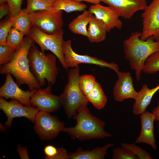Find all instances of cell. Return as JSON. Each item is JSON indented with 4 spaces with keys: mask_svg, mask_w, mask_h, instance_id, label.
Returning a JSON list of instances; mask_svg holds the SVG:
<instances>
[{
    "mask_svg": "<svg viewBox=\"0 0 159 159\" xmlns=\"http://www.w3.org/2000/svg\"><path fill=\"white\" fill-rule=\"evenodd\" d=\"M159 72V52H155L147 59L144 65L142 72L153 74Z\"/></svg>",
    "mask_w": 159,
    "mask_h": 159,
    "instance_id": "obj_28",
    "label": "cell"
},
{
    "mask_svg": "<svg viewBox=\"0 0 159 159\" xmlns=\"http://www.w3.org/2000/svg\"><path fill=\"white\" fill-rule=\"evenodd\" d=\"M113 159H138L130 151L123 147L115 148L113 150Z\"/></svg>",
    "mask_w": 159,
    "mask_h": 159,
    "instance_id": "obj_31",
    "label": "cell"
},
{
    "mask_svg": "<svg viewBox=\"0 0 159 159\" xmlns=\"http://www.w3.org/2000/svg\"><path fill=\"white\" fill-rule=\"evenodd\" d=\"M73 118L76 121V125L72 127H65L62 130L67 133L72 139L83 141L112 136L111 134L105 131V122L93 116L87 106L80 108Z\"/></svg>",
    "mask_w": 159,
    "mask_h": 159,
    "instance_id": "obj_3",
    "label": "cell"
},
{
    "mask_svg": "<svg viewBox=\"0 0 159 159\" xmlns=\"http://www.w3.org/2000/svg\"><path fill=\"white\" fill-rule=\"evenodd\" d=\"M37 89L33 91L22 90L14 81L11 75L8 74H6L4 83L0 88V97L6 100L14 99L24 105L31 106L30 97Z\"/></svg>",
    "mask_w": 159,
    "mask_h": 159,
    "instance_id": "obj_14",
    "label": "cell"
},
{
    "mask_svg": "<svg viewBox=\"0 0 159 159\" xmlns=\"http://www.w3.org/2000/svg\"><path fill=\"white\" fill-rule=\"evenodd\" d=\"M57 58L52 54L46 55L34 45L30 48L28 55L30 70L41 87L46 80L52 85L55 83L58 73Z\"/></svg>",
    "mask_w": 159,
    "mask_h": 159,
    "instance_id": "obj_4",
    "label": "cell"
},
{
    "mask_svg": "<svg viewBox=\"0 0 159 159\" xmlns=\"http://www.w3.org/2000/svg\"><path fill=\"white\" fill-rule=\"evenodd\" d=\"M80 71L79 66L69 71L68 82L59 96L61 105L69 119L76 115L80 108L87 106L88 102L79 85Z\"/></svg>",
    "mask_w": 159,
    "mask_h": 159,
    "instance_id": "obj_5",
    "label": "cell"
},
{
    "mask_svg": "<svg viewBox=\"0 0 159 159\" xmlns=\"http://www.w3.org/2000/svg\"><path fill=\"white\" fill-rule=\"evenodd\" d=\"M44 152L47 159H68V153L63 148H57L51 145H46L44 148Z\"/></svg>",
    "mask_w": 159,
    "mask_h": 159,
    "instance_id": "obj_27",
    "label": "cell"
},
{
    "mask_svg": "<svg viewBox=\"0 0 159 159\" xmlns=\"http://www.w3.org/2000/svg\"><path fill=\"white\" fill-rule=\"evenodd\" d=\"M96 82L95 77L92 74L82 75L78 79L80 88L85 96L92 90Z\"/></svg>",
    "mask_w": 159,
    "mask_h": 159,
    "instance_id": "obj_29",
    "label": "cell"
},
{
    "mask_svg": "<svg viewBox=\"0 0 159 159\" xmlns=\"http://www.w3.org/2000/svg\"><path fill=\"white\" fill-rule=\"evenodd\" d=\"M121 145L132 152L138 159H153L151 155L148 152L135 144L122 143Z\"/></svg>",
    "mask_w": 159,
    "mask_h": 159,
    "instance_id": "obj_30",
    "label": "cell"
},
{
    "mask_svg": "<svg viewBox=\"0 0 159 159\" xmlns=\"http://www.w3.org/2000/svg\"><path fill=\"white\" fill-rule=\"evenodd\" d=\"M74 1L81 2V1H84L88 3H90L94 4L100 3L101 0H73Z\"/></svg>",
    "mask_w": 159,
    "mask_h": 159,
    "instance_id": "obj_38",
    "label": "cell"
},
{
    "mask_svg": "<svg viewBox=\"0 0 159 159\" xmlns=\"http://www.w3.org/2000/svg\"><path fill=\"white\" fill-rule=\"evenodd\" d=\"M6 1V0H0V5L4 4Z\"/></svg>",
    "mask_w": 159,
    "mask_h": 159,
    "instance_id": "obj_39",
    "label": "cell"
},
{
    "mask_svg": "<svg viewBox=\"0 0 159 159\" xmlns=\"http://www.w3.org/2000/svg\"><path fill=\"white\" fill-rule=\"evenodd\" d=\"M114 145L113 143H109L91 150H83L79 147L75 152L68 153L69 157L71 159H104L107 150Z\"/></svg>",
    "mask_w": 159,
    "mask_h": 159,
    "instance_id": "obj_19",
    "label": "cell"
},
{
    "mask_svg": "<svg viewBox=\"0 0 159 159\" xmlns=\"http://www.w3.org/2000/svg\"><path fill=\"white\" fill-rule=\"evenodd\" d=\"M0 109L7 117L5 125L8 127L11 126L12 120L16 117H24L34 123L39 111L36 107L24 105L16 100L12 99L8 102L2 97L0 98Z\"/></svg>",
    "mask_w": 159,
    "mask_h": 159,
    "instance_id": "obj_11",
    "label": "cell"
},
{
    "mask_svg": "<svg viewBox=\"0 0 159 159\" xmlns=\"http://www.w3.org/2000/svg\"><path fill=\"white\" fill-rule=\"evenodd\" d=\"M34 123V131L43 140L54 139L65 127L63 122L57 117L42 111L37 114Z\"/></svg>",
    "mask_w": 159,
    "mask_h": 159,
    "instance_id": "obj_8",
    "label": "cell"
},
{
    "mask_svg": "<svg viewBox=\"0 0 159 159\" xmlns=\"http://www.w3.org/2000/svg\"><path fill=\"white\" fill-rule=\"evenodd\" d=\"M87 37L91 43H99L104 41L107 32L104 25L93 14L88 24Z\"/></svg>",
    "mask_w": 159,
    "mask_h": 159,
    "instance_id": "obj_20",
    "label": "cell"
},
{
    "mask_svg": "<svg viewBox=\"0 0 159 159\" xmlns=\"http://www.w3.org/2000/svg\"><path fill=\"white\" fill-rule=\"evenodd\" d=\"M12 24V27L23 33L27 35L32 27L31 21L29 14L21 9L16 16L10 17Z\"/></svg>",
    "mask_w": 159,
    "mask_h": 159,
    "instance_id": "obj_23",
    "label": "cell"
},
{
    "mask_svg": "<svg viewBox=\"0 0 159 159\" xmlns=\"http://www.w3.org/2000/svg\"><path fill=\"white\" fill-rule=\"evenodd\" d=\"M152 112L155 116V121L158 122V125L159 128V101L157 105L153 108Z\"/></svg>",
    "mask_w": 159,
    "mask_h": 159,
    "instance_id": "obj_37",
    "label": "cell"
},
{
    "mask_svg": "<svg viewBox=\"0 0 159 159\" xmlns=\"http://www.w3.org/2000/svg\"><path fill=\"white\" fill-rule=\"evenodd\" d=\"M88 10L102 23L107 32L115 28L119 29L122 28V23L119 19L120 16L112 7L105 6L99 3L91 6Z\"/></svg>",
    "mask_w": 159,
    "mask_h": 159,
    "instance_id": "obj_15",
    "label": "cell"
},
{
    "mask_svg": "<svg viewBox=\"0 0 159 159\" xmlns=\"http://www.w3.org/2000/svg\"><path fill=\"white\" fill-rule=\"evenodd\" d=\"M141 129L140 133L135 143H144L156 150L157 146L154 135L155 116L152 113L145 111L140 115Z\"/></svg>",
    "mask_w": 159,
    "mask_h": 159,
    "instance_id": "obj_17",
    "label": "cell"
},
{
    "mask_svg": "<svg viewBox=\"0 0 159 159\" xmlns=\"http://www.w3.org/2000/svg\"><path fill=\"white\" fill-rule=\"evenodd\" d=\"M71 44V40L68 39L64 40L62 45L64 62L67 69L69 67L79 66L80 64H94L102 68H109L116 73L119 71L118 66L114 62L109 63L96 57L76 53L73 50Z\"/></svg>",
    "mask_w": 159,
    "mask_h": 159,
    "instance_id": "obj_7",
    "label": "cell"
},
{
    "mask_svg": "<svg viewBox=\"0 0 159 159\" xmlns=\"http://www.w3.org/2000/svg\"><path fill=\"white\" fill-rule=\"evenodd\" d=\"M16 50L8 45H0V64L10 62L13 58Z\"/></svg>",
    "mask_w": 159,
    "mask_h": 159,
    "instance_id": "obj_32",
    "label": "cell"
},
{
    "mask_svg": "<svg viewBox=\"0 0 159 159\" xmlns=\"http://www.w3.org/2000/svg\"><path fill=\"white\" fill-rule=\"evenodd\" d=\"M86 97L88 101L98 110L104 108L107 101V97L100 84L97 82L92 90Z\"/></svg>",
    "mask_w": 159,
    "mask_h": 159,
    "instance_id": "obj_22",
    "label": "cell"
},
{
    "mask_svg": "<svg viewBox=\"0 0 159 159\" xmlns=\"http://www.w3.org/2000/svg\"><path fill=\"white\" fill-rule=\"evenodd\" d=\"M93 16L89 10L83 13L73 19L69 24V28L73 33L87 37V25Z\"/></svg>",
    "mask_w": 159,
    "mask_h": 159,
    "instance_id": "obj_21",
    "label": "cell"
},
{
    "mask_svg": "<svg viewBox=\"0 0 159 159\" xmlns=\"http://www.w3.org/2000/svg\"><path fill=\"white\" fill-rule=\"evenodd\" d=\"M17 151L21 159H29L26 148L25 147L19 146Z\"/></svg>",
    "mask_w": 159,
    "mask_h": 159,
    "instance_id": "obj_36",
    "label": "cell"
},
{
    "mask_svg": "<svg viewBox=\"0 0 159 159\" xmlns=\"http://www.w3.org/2000/svg\"><path fill=\"white\" fill-rule=\"evenodd\" d=\"M26 7L24 9L28 14L38 11L55 9L52 4L46 0H26Z\"/></svg>",
    "mask_w": 159,
    "mask_h": 159,
    "instance_id": "obj_25",
    "label": "cell"
},
{
    "mask_svg": "<svg viewBox=\"0 0 159 159\" xmlns=\"http://www.w3.org/2000/svg\"><path fill=\"white\" fill-rule=\"evenodd\" d=\"M116 74L118 79L112 91L115 100L122 102L127 99L135 100L138 96V92L134 88L132 78L130 73L119 71Z\"/></svg>",
    "mask_w": 159,
    "mask_h": 159,
    "instance_id": "obj_13",
    "label": "cell"
},
{
    "mask_svg": "<svg viewBox=\"0 0 159 159\" xmlns=\"http://www.w3.org/2000/svg\"><path fill=\"white\" fill-rule=\"evenodd\" d=\"M46 1H48V2L51 3L52 4L54 3L56 0H46Z\"/></svg>",
    "mask_w": 159,
    "mask_h": 159,
    "instance_id": "obj_40",
    "label": "cell"
},
{
    "mask_svg": "<svg viewBox=\"0 0 159 159\" xmlns=\"http://www.w3.org/2000/svg\"><path fill=\"white\" fill-rule=\"evenodd\" d=\"M143 29L140 38L159 41V0H153L141 15Z\"/></svg>",
    "mask_w": 159,
    "mask_h": 159,
    "instance_id": "obj_10",
    "label": "cell"
},
{
    "mask_svg": "<svg viewBox=\"0 0 159 159\" xmlns=\"http://www.w3.org/2000/svg\"><path fill=\"white\" fill-rule=\"evenodd\" d=\"M52 90L49 83L46 88L37 89L30 97L31 105L40 111L49 113L58 110L61 106L59 97L53 94Z\"/></svg>",
    "mask_w": 159,
    "mask_h": 159,
    "instance_id": "obj_12",
    "label": "cell"
},
{
    "mask_svg": "<svg viewBox=\"0 0 159 159\" xmlns=\"http://www.w3.org/2000/svg\"><path fill=\"white\" fill-rule=\"evenodd\" d=\"M23 0H6V2L10 10L11 16H14L21 11Z\"/></svg>",
    "mask_w": 159,
    "mask_h": 159,
    "instance_id": "obj_34",
    "label": "cell"
},
{
    "mask_svg": "<svg viewBox=\"0 0 159 159\" xmlns=\"http://www.w3.org/2000/svg\"><path fill=\"white\" fill-rule=\"evenodd\" d=\"M34 42L29 37H26L23 45L16 50L11 60L0 65V73L1 75L8 74L12 75L19 87L26 84L30 91L41 87L30 71L28 58L29 50L34 45Z\"/></svg>",
    "mask_w": 159,
    "mask_h": 159,
    "instance_id": "obj_1",
    "label": "cell"
},
{
    "mask_svg": "<svg viewBox=\"0 0 159 159\" xmlns=\"http://www.w3.org/2000/svg\"><path fill=\"white\" fill-rule=\"evenodd\" d=\"M24 35L12 27L6 37V45L11 47L16 50L19 49L24 42Z\"/></svg>",
    "mask_w": 159,
    "mask_h": 159,
    "instance_id": "obj_26",
    "label": "cell"
},
{
    "mask_svg": "<svg viewBox=\"0 0 159 159\" xmlns=\"http://www.w3.org/2000/svg\"><path fill=\"white\" fill-rule=\"evenodd\" d=\"M8 14H10L11 12L7 4L4 3L1 4L0 6V18L1 19Z\"/></svg>",
    "mask_w": 159,
    "mask_h": 159,
    "instance_id": "obj_35",
    "label": "cell"
},
{
    "mask_svg": "<svg viewBox=\"0 0 159 159\" xmlns=\"http://www.w3.org/2000/svg\"><path fill=\"white\" fill-rule=\"evenodd\" d=\"M64 31L61 29L52 34L46 33L36 26H32L27 35L37 43L42 51L49 50L57 57L64 68L67 70L64 62L62 45Z\"/></svg>",
    "mask_w": 159,
    "mask_h": 159,
    "instance_id": "obj_6",
    "label": "cell"
},
{
    "mask_svg": "<svg viewBox=\"0 0 159 159\" xmlns=\"http://www.w3.org/2000/svg\"><path fill=\"white\" fill-rule=\"evenodd\" d=\"M55 10L64 11L68 13L74 11H82L86 10V4L73 0H56L52 4Z\"/></svg>",
    "mask_w": 159,
    "mask_h": 159,
    "instance_id": "obj_24",
    "label": "cell"
},
{
    "mask_svg": "<svg viewBox=\"0 0 159 159\" xmlns=\"http://www.w3.org/2000/svg\"><path fill=\"white\" fill-rule=\"evenodd\" d=\"M62 11L53 9L38 11L29 14L32 26H36L46 33L52 34L62 29Z\"/></svg>",
    "mask_w": 159,
    "mask_h": 159,
    "instance_id": "obj_9",
    "label": "cell"
},
{
    "mask_svg": "<svg viewBox=\"0 0 159 159\" xmlns=\"http://www.w3.org/2000/svg\"><path fill=\"white\" fill-rule=\"evenodd\" d=\"M114 8L120 16L131 18L137 11L144 10L147 6L146 0H101Z\"/></svg>",
    "mask_w": 159,
    "mask_h": 159,
    "instance_id": "obj_16",
    "label": "cell"
},
{
    "mask_svg": "<svg viewBox=\"0 0 159 159\" xmlns=\"http://www.w3.org/2000/svg\"><path fill=\"white\" fill-rule=\"evenodd\" d=\"M159 90V84L152 89L149 88L146 84H143L138 92L137 98L135 100L132 110L133 114L138 115L146 111L153 96Z\"/></svg>",
    "mask_w": 159,
    "mask_h": 159,
    "instance_id": "obj_18",
    "label": "cell"
},
{
    "mask_svg": "<svg viewBox=\"0 0 159 159\" xmlns=\"http://www.w3.org/2000/svg\"><path fill=\"white\" fill-rule=\"evenodd\" d=\"M141 32H132L123 42L126 59L131 69L135 71L136 80L139 81L143 67L147 59L153 54L159 52V41L152 39L144 40L140 38Z\"/></svg>",
    "mask_w": 159,
    "mask_h": 159,
    "instance_id": "obj_2",
    "label": "cell"
},
{
    "mask_svg": "<svg viewBox=\"0 0 159 159\" xmlns=\"http://www.w3.org/2000/svg\"><path fill=\"white\" fill-rule=\"evenodd\" d=\"M12 27V22L10 17L8 19L1 22L0 45H6V37Z\"/></svg>",
    "mask_w": 159,
    "mask_h": 159,
    "instance_id": "obj_33",
    "label": "cell"
}]
</instances>
